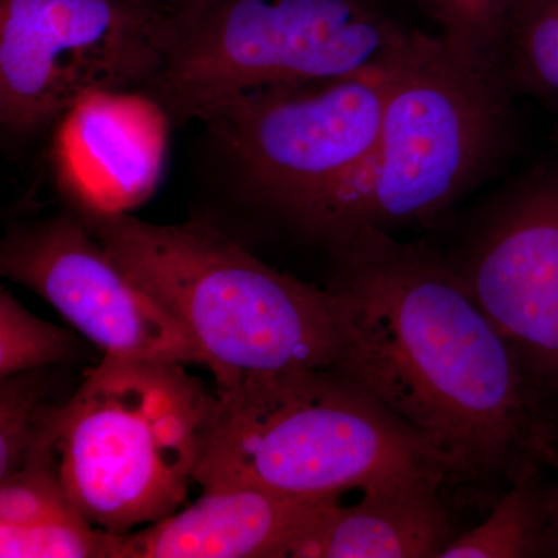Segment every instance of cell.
<instances>
[{"mask_svg":"<svg viewBox=\"0 0 558 558\" xmlns=\"http://www.w3.org/2000/svg\"><path fill=\"white\" fill-rule=\"evenodd\" d=\"M349 326L340 373L449 464L506 481L556 461L546 400L439 250L365 229L330 250Z\"/></svg>","mask_w":558,"mask_h":558,"instance_id":"6da1fadb","label":"cell"},{"mask_svg":"<svg viewBox=\"0 0 558 558\" xmlns=\"http://www.w3.org/2000/svg\"><path fill=\"white\" fill-rule=\"evenodd\" d=\"M379 138L362 168L293 231L326 248L376 229L395 234L442 219L508 148L512 90L497 65L411 28L384 68Z\"/></svg>","mask_w":558,"mask_h":558,"instance_id":"7a4b0ae2","label":"cell"},{"mask_svg":"<svg viewBox=\"0 0 558 558\" xmlns=\"http://www.w3.org/2000/svg\"><path fill=\"white\" fill-rule=\"evenodd\" d=\"M75 215L189 330L216 385L274 371L343 369L349 326L336 290L275 269L209 220Z\"/></svg>","mask_w":558,"mask_h":558,"instance_id":"3957f363","label":"cell"},{"mask_svg":"<svg viewBox=\"0 0 558 558\" xmlns=\"http://www.w3.org/2000/svg\"><path fill=\"white\" fill-rule=\"evenodd\" d=\"M449 464L359 381L336 369L247 374L218 385L196 483L341 497Z\"/></svg>","mask_w":558,"mask_h":558,"instance_id":"277c9868","label":"cell"},{"mask_svg":"<svg viewBox=\"0 0 558 558\" xmlns=\"http://www.w3.org/2000/svg\"><path fill=\"white\" fill-rule=\"evenodd\" d=\"M215 403L182 363L102 355L57 418L73 508L116 534L178 512L196 483Z\"/></svg>","mask_w":558,"mask_h":558,"instance_id":"5b68a950","label":"cell"},{"mask_svg":"<svg viewBox=\"0 0 558 558\" xmlns=\"http://www.w3.org/2000/svg\"><path fill=\"white\" fill-rule=\"evenodd\" d=\"M405 0H215L143 89L174 128L282 89L381 72L414 25Z\"/></svg>","mask_w":558,"mask_h":558,"instance_id":"8992f818","label":"cell"},{"mask_svg":"<svg viewBox=\"0 0 558 558\" xmlns=\"http://www.w3.org/2000/svg\"><path fill=\"white\" fill-rule=\"evenodd\" d=\"M384 98V70L244 98L199 123L205 170L292 229L368 160Z\"/></svg>","mask_w":558,"mask_h":558,"instance_id":"52a82bcc","label":"cell"},{"mask_svg":"<svg viewBox=\"0 0 558 558\" xmlns=\"http://www.w3.org/2000/svg\"><path fill=\"white\" fill-rule=\"evenodd\" d=\"M170 39L128 0H0V128L22 143L81 98L143 90Z\"/></svg>","mask_w":558,"mask_h":558,"instance_id":"ba28073f","label":"cell"},{"mask_svg":"<svg viewBox=\"0 0 558 558\" xmlns=\"http://www.w3.org/2000/svg\"><path fill=\"white\" fill-rule=\"evenodd\" d=\"M439 253L542 398L557 400L558 160L506 186Z\"/></svg>","mask_w":558,"mask_h":558,"instance_id":"9c48e42d","label":"cell"},{"mask_svg":"<svg viewBox=\"0 0 558 558\" xmlns=\"http://www.w3.org/2000/svg\"><path fill=\"white\" fill-rule=\"evenodd\" d=\"M0 271L46 300L102 355L205 366L189 330L72 209L10 227Z\"/></svg>","mask_w":558,"mask_h":558,"instance_id":"30bf717a","label":"cell"},{"mask_svg":"<svg viewBox=\"0 0 558 558\" xmlns=\"http://www.w3.org/2000/svg\"><path fill=\"white\" fill-rule=\"evenodd\" d=\"M170 116L143 90L81 98L51 130V167L69 209L130 215L159 189L167 167Z\"/></svg>","mask_w":558,"mask_h":558,"instance_id":"8fae6325","label":"cell"},{"mask_svg":"<svg viewBox=\"0 0 558 558\" xmlns=\"http://www.w3.org/2000/svg\"><path fill=\"white\" fill-rule=\"evenodd\" d=\"M333 499L258 487L205 488L167 519L121 534L119 558H282Z\"/></svg>","mask_w":558,"mask_h":558,"instance_id":"7c38bea8","label":"cell"},{"mask_svg":"<svg viewBox=\"0 0 558 558\" xmlns=\"http://www.w3.org/2000/svg\"><path fill=\"white\" fill-rule=\"evenodd\" d=\"M442 476H413L362 490L355 505L333 499L292 558H440L459 531Z\"/></svg>","mask_w":558,"mask_h":558,"instance_id":"4fadbf2b","label":"cell"},{"mask_svg":"<svg viewBox=\"0 0 558 558\" xmlns=\"http://www.w3.org/2000/svg\"><path fill=\"white\" fill-rule=\"evenodd\" d=\"M554 487L542 469L529 470L510 484L490 515L458 537L440 558H532L546 556L553 543Z\"/></svg>","mask_w":558,"mask_h":558,"instance_id":"5bb4252c","label":"cell"},{"mask_svg":"<svg viewBox=\"0 0 558 558\" xmlns=\"http://www.w3.org/2000/svg\"><path fill=\"white\" fill-rule=\"evenodd\" d=\"M513 95L558 108V0H519L499 54Z\"/></svg>","mask_w":558,"mask_h":558,"instance_id":"9a60e30c","label":"cell"},{"mask_svg":"<svg viewBox=\"0 0 558 558\" xmlns=\"http://www.w3.org/2000/svg\"><path fill=\"white\" fill-rule=\"evenodd\" d=\"M61 407L47 400L36 371L0 380V480L57 449Z\"/></svg>","mask_w":558,"mask_h":558,"instance_id":"2e32d148","label":"cell"},{"mask_svg":"<svg viewBox=\"0 0 558 558\" xmlns=\"http://www.w3.org/2000/svg\"><path fill=\"white\" fill-rule=\"evenodd\" d=\"M462 53L497 65L519 0H405Z\"/></svg>","mask_w":558,"mask_h":558,"instance_id":"e0dca14e","label":"cell"},{"mask_svg":"<svg viewBox=\"0 0 558 558\" xmlns=\"http://www.w3.org/2000/svg\"><path fill=\"white\" fill-rule=\"evenodd\" d=\"M78 341L25 310L9 290L0 292V379L70 362L80 352Z\"/></svg>","mask_w":558,"mask_h":558,"instance_id":"ac0fdd59","label":"cell"},{"mask_svg":"<svg viewBox=\"0 0 558 558\" xmlns=\"http://www.w3.org/2000/svg\"><path fill=\"white\" fill-rule=\"evenodd\" d=\"M120 539L121 534L75 512L27 526H0V557L119 558Z\"/></svg>","mask_w":558,"mask_h":558,"instance_id":"d6986e66","label":"cell"},{"mask_svg":"<svg viewBox=\"0 0 558 558\" xmlns=\"http://www.w3.org/2000/svg\"><path fill=\"white\" fill-rule=\"evenodd\" d=\"M75 512L62 484L57 449L0 480V526H27Z\"/></svg>","mask_w":558,"mask_h":558,"instance_id":"ffe728a7","label":"cell"},{"mask_svg":"<svg viewBox=\"0 0 558 558\" xmlns=\"http://www.w3.org/2000/svg\"><path fill=\"white\" fill-rule=\"evenodd\" d=\"M170 39L189 31L215 0H128Z\"/></svg>","mask_w":558,"mask_h":558,"instance_id":"44dd1931","label":"cell"},{"mask_svg":"<svg viewBox=\"0 0 558 558\" xmlns=\"http://www.w3.org/2000/svg\"><path fill=\"white\" fill-rule=\"evenodd\" d=\"M550 553L558 556V481L554 486L553 545H550Z\"/></svg>","mask_w":558,"mask_h":558,"instance_id":"7402d4cb","label":"cell"}]
</instances>
